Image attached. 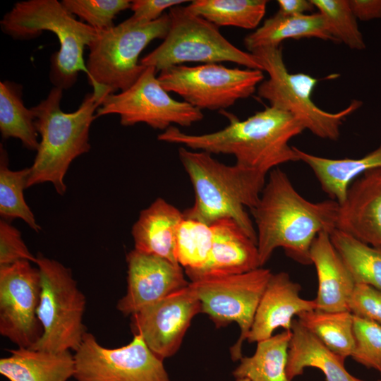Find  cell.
Segmentation results:
<instances>
[{"label": "cell", "mask_w": 381, "mask_h": 381, "mask_svg": "<svg viewBox=\"0 0 381 381\" xmlns=\"http://www.w3.org/2000/svg\"><path fill=\"white\" fill-rule=\"evenodd\" d=\"M339 207L334 200H307L286 173L279 168L270 171L259 201L250 210L257 228L260 267L278 248L296 262L311 265V245L320 232L330 234L337 229Z\"/></svg>", "instance_id": "obj_1"}, {"label": "cell", "mask_w": 381, "mask_h": 381, "mask_svg": "<svg viewBox=\"0 0 381 381\" xmlns=\"http://www.w3.org/2000/svg\"><path fill=\"white\" fill-rule=\"evenodd\" d=\"M220 113L229 123L219 131L194 135L172 126L157 139L211 155H232L236 164L267 174L280 164L300 161L289 141L305 128L291 114L270 106L245 120L226 110Z\"/></svg>", "instance_id": "obj_2"}, {"label": "cell", "mask_w": 381, "mask_h": 381, "mask_svg": "<svg viewBox=\"0 0 381 381\" xmlns=\"http://www.w3.org/2000/svg\"><path fill=\"white\" fill-rule=\"evenodd\" d=\"M179 158L193 187L195 200L185 218L212 225L234 220L257 243V234L246 208L258 204L267 174L235 164H224L212 155L180 147Z\"/></svg>", "instance_id": "obj_3"}, {"label": "cell", "mask_w": 381, "mask_h": 381, "mask_svg": "<svg viewBox=\"0 0 381 381\" xmlns=\"http://www.w3.org/2000/svg\"><path fill=\"white\" fill-rule=\"evenodd\" d=\"M63 89L54 87L45 99L31 108L41 139L30 168L27 188L51 183L64 195V178L71 162L90 149L89 132L102 99L93 92L85 95L77 110L66 113L61 109Z\"/></svg>", "instance_id": "obj_4"}, {"label": "cell", "mask_w": 381, "mask_h": 381, "mask_svg": "<svg viewBox=\"0 0 381 381\" xmlns=\"http://www.w3.org/2000/svg\"><path fill=\"white\" fill-rule=\"evenodd\" d=\"M2 30L15 39L29 40L42 31L53 32L60 49L51 58L50 80L54 87H71L78 73L87 74L83 53L95 40L97 30L76 20L57 0H28L17 2L0 22Z\"/></svg>", "instance_id": "obj_5"}, {"label": "cell", "mask_w": 381, "mask_h": 381, "mask_svg": "<svg viewBox=\"0 0 381 381\" xmlns=\"http://www.w3.org/2000/svg\"><path fill=\"white\" fill-rule=\"evenodd\" d=\"M169 27V16L165 13L151 23H140L128 18L119 25L97 31L89 46L86 64L93 93L104 99L109 94L133 85L146 68L140 63V54L152 41L164 40Z\"/></svg>", "instance_id": "obj_6"}, {"label": "cell", "mask_w": 381, "mask_h": 381, "mask_svg": "<svg viewBox=\"0 0 381 381\" xmlns=\"http://www.w3.org/2000/svg\"><path fill=\"white\" fill-rule=\"evenodd\" d=\"M269 75L258 87V95L270 104V107L291 114L315 135L337 140L344 119L358 109L362 102L353 99L341 111H326L313 101L312 94L318 80L312 75L290 73L284 61L282 48L265 47L251 52Z\"/></svg>", "instance_id": "obj_7"}, {"label": "cell", "mask_w": 381, "mask_h": 381, "mask_svg": "<svg viewBox=\"0 0 381 381\" xmlns=\"http://www.w3.org/2000/svg\"><path fill=\"white\" fill-rule=\"evenodd\" d=\"M168 14L169 27L166 37L157 47L140 60L141 65L153 66L160 72L188 62L226 61L262 71L253 54L234 46L222 35L219 27L191 13L186 6H174Z\"/></svg>", "instance_id": "obj_8"}, {"label": "cell", "mask_w": 381, "mask_h": 381, "mask_svg": "<svg viewBox=\"0 0 381 381\" xmlns=\"http://www.w3.org/2000/svg\"><path fill=\"white\" fill-rule=\"evenodd\" d=\"M35 264L41 276L37 315L42 334L30 349L51 352L75 351L87 332L83 324L85 296L68 267L42 254L36 256Z\"/></svg>", "instance_id": "obj_9"}, {"label": "cell", "mask_w": 381, "mask_h": 381, "mask_svg": "<svg viewBox=\"0 0 381 381\" xmlns=\"http://www.w3.org/2000/svg\"><path fill=\"white\" fill-rule=\"evenodd\" d=\"M157 78L168 92L201 111L225 110L251 96L265 80L261 70L220 64L174 66L161 71Z\"/></svg>", "instance_id": "obj_10"}, {"label": "cell", "mask_w": 381, "mask_h": 381, "mask_svg": "<svg viewBox=\"0 0 381 381\" xmlns=\"http://www.w3.org/2000/svg\"><path fill=\"white\" fill-rule=\"evenodd\" d=\"M272 274L270 270L259 267L240 274L190 282L200 302L201 313H206L217 328L238 324L240 336L230 349L234 361L243 357L242 345Z\"/></svg>", "instance_id": "obj_11"}, {"label": "cell", "mask_w": 381, "mask_h": 381, "mask_svg": "<svg viewBox=\"0 0 381 381\" xmlns=\"http://www.w3.org/2000/svg\"><path fill=\"white\" fill-rule=\"evenodd\" d=\"M153 66H146L135 83L120 93L104 97L96 116L119 115L122 126L144 123L154 129L167 130L172 124L189 127L202 121V111L171 97L159 83Z\"/></svg>", "instance_id": "obj_12"}, {"label": "cell", "mask_w": 381, "mask_h": 381, "mask_svg": "<svg viewBox=\"0 0 381 381\" xmlns=\"http://www.w3.org/2000/svg\"><path fill=\"white\" fill-rule=\"evenodd\" d=\"M73 356L76 381H171L163 360L139 334L123 346L109 349L87 332Z\"/></svg>", "instance_id": "obj_13"}, {"label": "cell", "mask_w": 381, "mask_h": 381, "mask_svg": "<svg viewBox=\"0 0 381 381\" xmlns=\"http://www.w3.org/2000/svg\"><path fill=\"white\" fill-rule=\"evenodd\" d=\"M40 294V272L30 261L0 267V334L18 347L32 348L42 336Z\"/></svg>", "instance_id": "obj_14"}, {"label": "cell", "mask_w": 381, "mask_h": 381, "mask_svg": "<svg viewBox=\"0 0 381 381\" xmlns=\"http://www.w3.org/2000/svg\"><path fill=\"white\" fill-rule=\"evenodd\" d=\"M201 313V305L190 284L131 315L133 335H140L160 359L174 356L179 349L193 318Z\"/></svg>", "instance_id": "obj_15"}, {"label": "cell", "mask_w": 381, "mask_h": 381, "mask_svg": "<svg viewBox=\"0 0 381 381\" xmlns=\"http://www.w3.org/2000/svg\"><path fill=\"white\" fill-rule=\"evenodd\" d=\"M127 288L117 310L131 316L171 294L186 287L183 267L158 255L133 249L126 255Z\"/></svg>", "instance_id": "obj_16"}, {"label": "cell", "mask_w": 381, "mask_h": 381, "mask_svg": "<svg viewBox=\"0 0 381 381\" xmlns=\"http://www.w3.org/2000/svg\"><path fill=\"white\" fill-rule=\"evenodd\" d=\"M214 237L206 262L185 274L195 282L205 278L248 272L260 267L257 243L232 219L212 225Z\"/></svg>", "instance_id": "obj_17"}, {"label": "cell", "mask_w": 381, "mask_h": 381, "mask_svg": "<svg viewBox=\"0 0 381 381\" xmlns=\"http://www.w3.org/2000/svg\"><path fill=\"white\" fill-rule=\"evenodd\" d=\"M301 285L285 272L272 274L258 306L247 336L249 343L258 342L272 336L278 328L291 330L295 315L315 310L313 300L300 296Z\"/></svg>", "instance_id": "obj_18"}, {"label": "cell", "mask_w": 381, "mask_h": 381, "mask_svg": "<svg viewBox=\"0 0 381 381\" xmlns=\"http://www.w3.org/2000/svg\"><path fill=\"white\" fill-rule=\"evenodd\" d=\"M337 229L381 247V168L366 171L351 183L339 207Z\"/></svg>", "instance_id": "obj_19"}, {"label": "cell", "mask_w": 381, "mask_h": 381, "mask_svg": "<svg viewBox=\"0 0 381 381\" xmlns=\"http://www.w3.org/2000/svg\"><path fill=\"white\" fill-rule=\"evenodd\" d=\"M310 258L316 269L318 281L317 296L314 299L315 310L349 311V301L356 282L328 232L322 231L315 237L310 247Z\"/></svg>", "instance_id": "obj_20"}, {"label": "cell", "mask_w": 381, "mask_h": 381, "mask_svg": "<svg viewBox=\"0 0 381 381\" xmlns=\"http://www.w3.org/2000/svg\"><path fill=\"white\" fill-rule=\"evenodd\" d=\"M183 212L162 198L142 210L132 227L134 249L176 262V235Z\"/></svg>", "instance_id": "obj_21"}, {"label": "cell", "mask_w": 381, "mask_h": 381, "mask_svg": "<svg viewBox=\"0 0 381 381\" xmlns=\"http://www.w3.org/2000/svg\"><path fill=\"white\" fill-rule=\"evenodd\" d=\"M291 331L286 367L290 380L301 375L306 368H315L323 373L325 381H364L349 373L345 359L327 348L298 319H294Z\"/></svg>", "instance_id": "obj_22"}, {"label": "cell", "mask_w": 381, "mask_h": 381, "mask_svg": "<svg viewBox=\"0 0 381 381\" xmlns=\"http://www.w3.org/2000/svg\"><path fill=\"white\" fill-rule=\"evenodd\" d=\"M0 359V373L9 381H68L75 373L70 351L51 352L30 348L8 350Z\"/></svg>", "instance_id": "obj_23"}, {"label": "cell", "mask_w": 381, "mask_h": 381, "mask_svg": "<svg viewBox=\"0 0 381 381\" xmlns=\"http://www.w3.org/2000/svg\"><path fill=\"white\" fill-rule=\"evenodd\" d=\"M300 161L307 164L332 200L342 205L351 183L366 171L381 168V143L361 158L329 159L303 152L294 147Z\"/></svg>", "instance_id": "obj_24"}, {"label": "cell", "mask_w": 381, "mask_h": 381, "mask_svg": "<svg viewBox=\"0 0 381 381\" xmlns=\"http://www.w3.org/2000/svg\"><path fill=\"white\" fill-rule=\"evenodd\" d=\"M318 38L336 42L320 13L286 16L277 13L246 35L243 43L250 52L265 47H279L287 39Z\"/></svg>", "instance_id": "obj_25"}, {"label": "cell", "mask_w": 381, "mask_h": 381, "mask_svg": "<svg viewBox=\"0 0 381 381\" xmlns=\"http://www.w3.org/2000/svg\"><path fill=\"white\" fill-rule=\"evenodd\" d=\"M291 337V331L284 330L257 342L254 354L240 359L233 371L234 377L249 381H292L286 373Z\"/></svg>", "instance_id": "obj_26"}, {"label": "cell", "mask_w": 381, "mask_h": 381, "mask_svg": "<svg viewBox=\"0 0 381 381\" xmlns=\"http://www.w3.org/2000/svg\"><path fill=\"white\" fill-rule=\"evenodd\" d=\"M21 87L11 81L0 83V131L2 138L20 140L30 150L39 147L35 118L31 109L25 107Z\"/></svg>", "instance_id": "obj_27"}, {"label": "cell", "mask_w": 381, "mask_h": 381, "mask_svg": "<svg viewBox=\"0 0 381 381\" xmlns=\"http://www.w3.org/2000/svg\"><path fill=\"white\" fill-rule=\"evenodd\" d=\"M267 3L266 0H194L186 7L217 27L252 30L258 28Z\"/></svg>", "instance_id": "obj_28"}, {"label": "cell", "mask_w": 381, "mask_h": 381, "mask_svg": "<svg viewBox=\"0 0 381 381\" xmlns=\"http://www.w3.org/2000/svg\"><path fill=\"white\" fill-rule=\"evenodd\" d=\"M329 236L356 284L381 291V247L368 245L338 229Z\"/></svg>", "instance_id": "obj_29"}, {"label": "cell", "mask_w": 381, "mask_h": 381, "mask_svg": "<svg viewBox=\"0 0 381 381\" xmlns=\"http://www.w3.org/2000/svg\"><path fill=\"white\" fill-rule=\"evenodd\" d=\"M299 322L327 348L344 359L353 346V315L350 311L324 312L313 310L298 316Z\"/></svg>", "instance_id": "obj_30"}, {"label": "cell", "mask_w": 381, "mask_h": 381, "mask_svg": "<svg viewBox=\"0 0 381 381\" xmlns=\"http://www.w3.org/2000/svg\"><path fill=\"white\" fill-rule=\"evenodd\" d=\"M30 168L12 171L8 167L6 152L1 150L0 162V214L3 219H21L32 230H41L35 217L24 198Z\"/></svg>", "instance_id": "obj_31"}, {"label": "cell", "mask_w": 381, "mask_h": 381, "mask_svg": "<svg viewBox=\"0 0 381 381\" xmlns=\"http://www.w3.org/2000/svg\"><path fill=\"white\" fill-rule=\"evenodd\" d=\"M212 225L183 218L176 235V256L184 270L201 267L207 260L212 242Z\"/></svg>", "instance_id": "obj_32"}, {"label": "cell", "mask_w": 381, "mask_h": 381, "mask_svg": "<svg viewBox=\"0 0 381 381\" xmlns=\"http://www.w3.org/2000/svg\"><path fill=\"white\" fill-rule=\"evenodd\" d=\"M325 18L337 42L351 49L362 50L365 44L349 0H311Z\"/></svg>", "instance_id": "obj_33"}, {"label": "cell", "mask_w": 381, "mask_h": 381, "mask_svg": "<svg viewBox=\"0 0 381 381\" xmlns=\"http://www.w3.org/2000/svg\"><path fill=\"white\" fill-rule=\"evenodd\" d=\"M61 3L80 21L97 31L113 27L116 16L131 5L128 0H63Z\"/></svg>", "instance_id": "obj_34"}, {"label": "cell", "mask_w": 381, "mask_h": 381, "mask_svg": "<svg viewBox=\"0 0 381 381\" xmlns=\"http://www.w3.org/2000/svg\"><path fill=\"white\" fill-rule=\"evenodd\" d=\"M354 346L351 357L381 374V325L353 315Z\"/></svg>", "instance_id": "obj_35"}, {"label": "cell", "mask_w": 381, "mask_h": 381, "mask_svg": "<svg viewBox=\"0 0 381 381\" xmlns=\"http://www.w3.org/2000/svg\"><path fill=\"white\" fill-rule=\"evenodd\" d=\"M36 262L34 256L24 243L20 232L7 220L0 221V267L18 261Z\"/></svg>", "instance_id": "obj_36"}, {"label": "cell", "mask_w": 381, "mask_h": 381, "mask_svg": "<svg viewBox=\"0 0 381 381\" xmlns=\"http://www.w3.org/2000/svg\"><path fill=\"white\" fill-rule=\"evenodd\" d=\"M349 311L381 325V291L364 284H356L348 305Z\"/></svg>", "instance_id": "obj_37"}, {"label": "cell", "mask_w": 381, "mask_h": 381, "mask_svg": "<svg viewBox=\"0 0 381 381\" xmlns=\"http://www.w3.org/2000/svg\"><path fill=\"white\" fill-rule=\"evenodd\" d=\"M190 2L183 0H134L131 1V9L133 14L130 17L140 23L153 22L163 16L164 11Z\"/></svg>", "instance_id": "obj_38"}, {"label": "cell", "mask_w": 381, "mask_h": 381, "mask_svg": "<svg viewBox=\"0 0 381 381\" xmlns=\"http://www.w3.org/2000/svg\"><path fill=\"white\" fill-rule=\"evenodd\" d=\"M357 20L368 21L381 18V0H349Z\"/></svg>", "instance_id": "obj_39"}, {"label": "cell", "mask_w": 381, "mask_h": 381, "mask_svg": "<svg viewBox=\"0 0 381 381\" xmlns=\"http://www.w3.org/2000/svg\"><path fill=\"white\" fill-rule=\"evenodd\" d=\"M278 13L286 16H298L313 11L315 8L311 0H278Z\"/></svg>", "instance_id": "obj_40"}, {"label": "cell", "mask_w": 381, "mask_h": 381, "mask_svg": "<svg viewBox=\"0 0 381 381\" xmlns=\"http://www.w3.org/2000/svg\"><path fill=\"white\" fill-rule=\"evenodd\" d=\"M236 381H249V380L246 378H241V379H236Z\"/></svg>", "instance_id": "obj_41"}, {"label": "cell", "mask_w": 381, "mask_h": 381, "mask_svg": "<svg viewBox=\"0 0 381 381\" xmlns=\"http://www.w3.org/2000/svg\"><path fill=\"white\" fill-rule=\"evenodd\" d=\"M376 381H381V380H376Z\"/></svg>", "instance_id": "obj_42"}]
</instances>
